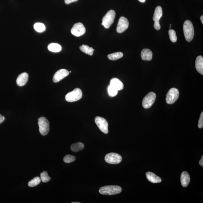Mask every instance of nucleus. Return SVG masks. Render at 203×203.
Instances as JSON below:
<instances>
[{"label":"nucleus","mask_w":203,"mask_h":203,"mask_svg":"<svg viewBox=\"0 0 203 203\" xmlns=\"http://www.w3.org/2000/svg\"><path fill=\"white\" fill-rule=\"evenodd\" d=\"M183 31L185 37L186 41L188 42L191 41L194 36V30L193 24L191 21L186 20L184 22Z\"/></svg>","instance_id":"1"},{"label":"nucleus","mask_w":203,"mask_h":203,"mask_svg":"<svg viewBox=\"0 0 203 203\" xmlns=\"http://www.w3.org/2000/svg\"><path fill=\"white\" fill-rule=\"evenodd\" d=\"M122 188L118 186H102L99 189V192L102 195H112L121 192Z\"/></svg>","instance_id":"2"},{"label":"nucleus","mask_w":203,"mask_h":203,"mask_svg":"<svg viewBox=\"0 0 203 203\" xmlns=\"http://www.w3.org/2000/svg\"><path fill=\"white\" fill-rule=\"evenodd\" d=\"M115 16L116 12L114 10L109 11L104 16L102 19V25L104 26L105 28H109L114 22Z\"/></svg>","instance_id":"3"},{"label":"nucleus","mask_w":203,"mask_h":203,"mask_svg":"<svg viewBox=\"0 0 203 203\" xmlns=\"http://www.w3.org/2000/svg\"><path fill=\"white\" fill-rule=\"evenodd\" d=\"M39 130L41 134L45 136L48 134L49 131V123L45 117H40L38 119Z\"/></svg>","instance_id":"4"},{"label":"nucleus","mask_w":203,"mask_h":203,"mask_svg":"<svg viewBox=\"0 0 203 203\" xmlns=\"http://www.w3.org/2000/svg\"><path fill=\"white\" fill-rule=\"evenodd\" d=\"M82 96L83 93L81 89L76 88L68 93L65 96V99L66 101L69 102H76L80 99Z\"/></svg>","instance_id":"5"},{"label":"nucleus","mask_w":203,"mask_h":203,"mask_svg":"<svg viewBox=\"0 0 203 203\" xmlns=\"http://www.w3.org/2000/svg\"><path fill=\"white\" fill-rule=\"evenodd\" d=\"M180 93L178 89L173 88L168 91L166 96V102L169 104H173L178 99Z\"/></svg>","instance_id":"6"},{"label":"nucleus","mask_w":203,"mask_h":203,"mask_svg":"<svg viewBox=\"0 0 203 203\" xmlns=\"http://www.w3.org/2000/svg\"><path fill=\"white\" fill-rule=\"evenodd\" d=\"M156 98V95L155 93L153 92L148 93L143 100V106L144 109H149L154 104Z\"/></svg>","instance_id":"7"},{"label":"nucleus","mask_w":203,"mask_h":203,"mask_svg":"<svg viewBox=\"0 0 203 203\" xmlns=\"http://www.w3.org/2000/svg\"><path fill=\"white\" fill-rule=\"evenodd\" d=\"M105 160L108 163L116 164L122 162V158L121 156L118 153H110L106 155Z\"/></svg>","instance_id":"8"},{"label":"nucleus","mask_w":203,"mask_h":203,"mask_svg":"<svg viewBox=\"0 0 203 203\" xmlns=\"http://www.w3.org/2000/svg\"><path fill=\"white\" fill-rule=\"evenodd\" d=\"M95 122L102 132L107 134L109 133V125L107 121L102 117L97 116L95 118Z\"/></svg>","instance_id":"9"},{"label":"nucleus","mask_w":203,"mask_h":203,"mask_svg":"<svg viewBox=\"0 0 203 203\" xmlns=\"http://www.w3.org/2000/svg\"><path fill=\"white\" fill-rule=\"evenodd\" d=\"M162 16V7L158 6L156 7L154 13L153 14V20L155 22L154 24V28L156 30H160L161 28L160 25L159 21Z\"/></svg>","instance_id":"10"},{"label":"nucleus","mask_w":203,"mask_h":203,"mask_svg":"<svg viewBox=\"0 0 203 203\" xmlns=\"http://www.w3.org/2000/svg\"><path fill=\"white\" fill-rule=\"evenodd\" d=\"M86 29L83 23H77L75 24L71 30V33L76 36H80L85 33Z\"/></svg>","instance_id":"11"},{"label":"nucleus","mask_w":203,"mask_h":203,"mask_svg":"<svg viewBox=\"0 0 203 203\" xmlns=\"http://www.w3.org/2000/svg\"><path fill=\"white\" fill-rule=\"evenodd\" d=\"M129 25V22L127 18L124 17H121L118 22L117 31L119 33L123 32L127 30Z\"/></svg>","instance_id":"12"},{"label":"nucleus","mask_w":203,"mask_h":203,"mask_svg":"<svg viewBox=\"0 0 203 203\" xmlns=\"http://www.w3.org/2000/svg\"><path fill=\"white\" fill-rule=\"evenodd\" d=\"M69 74L68 71L65 69H60L56 73L53 78V81L54 83H58L63 80Z\"/></svg>","instance_id":"13"},{"label":"nucleus","mask_w":203,"mask_h":203,"mask_svg":"<svg viewBox=\"0 0 203 203\" xmlns=\"http://www.w3.org/2000/svg\"><path fill=\"white\" fill-rule=\"evenodd\" d=\"M28 80V75L27 73L20 74L16 80V83L20 87L23 86L27 84Z\"/></svg>","instance_id":"14"},{"label":"nucleus","mask_w":203,"mask_h":203,"mask_svg":"<svg viewBox=\"0 0 203 203\" xmlns=\"http://www.w3.org/2000/svg\"><path fill=\"white\" fill-rule=\"evenodd\" d=\"M146 178L150 182L153 183H158L162 182V180L160 177L157 176L151 172H147L146 174Z\"/></svg>","instance_id":"15"},{"label":"nucleus","mask_w":203,"mask_h":203,"mask_svg":"<svg viewBox=\"0 0 203 203\" xmlns=\"http://www.w3.org/2000/svg\"><path fill=\"white\" fill-rule=\"evenodd\" d=\"M190 181L191 178L189 173L186 171L183 172L181 176V182L182 186L184 187L187 186L190 183Z\"/></svg>","instance_id":"16"},{"label":"nucleus","mask_w":203,"mask_h":203,"mask_svg":"<svg viewBox=\"0 0 203 203\" xmlns=\"http://www.w3.org/2000/svg\"><path fill=\"white\" fill-rule=\"evenodd\" d=\"M196 70L201 75H203V58L202 56H197L195 61Z\"/></svg>","instance_id":"17"},{"label":"nucleus","mask_w":203,"mask_h":203,"mask_svg":"<svg viewBox=\"0 0 203 203\" xmlns=\"http://www.w3.org/2000/svg\"><path fill=\"white\" fill-rule=\"evenodd\" d=\"M153 53L149 49H144L141 52V57L143 60L149 61L152 59Z\"/></svg>","instance_id":"18"},{"label":"nucleus","mask_w":203,"mask_h":203,"mask_svg":"<svg viewBox=\"0 0 203 203\" xmlns=\"http://www.w3.org/2000/svg\"><path fill=\"white\" fill-rule=\"evenodd\" d=\"M110 85H112L118 91L122 90L124 88L123 83L118 79L116 78H113L111 80Z\"/></svg>","instance_id":"19"},{"label":"nucleus","mask_w":203,"mask_h":203,"mask_svg":"<svg viewBox=\"0 0 203 203\" xmlns=\"http://www.w3.org/2000/svg\"><path fill=\"white\" fill-rule=\"evenodd\" d=\"M48 49L51 52H58L61 51L62 47L61 45L58 43H52L49 45Z\"/></svg>","instance_id":"20"},{"label":"nucleus","mask_w":203,"mask_h":203,"mask_svg":"<svg viewBox=\"0 0 203 203\" xmlns=\"http://www.w3.org/2000/svg\"><path fill=\"white\" fill-rule=\"evenodd\" d=\"M85 147V145L83 143L81 142H78L77 143L73 144L71 146V149L74 152H76L81 151Z\"/></svg>","instance_id":"21"},{"label":"nucleus","mask_w":203,"mask_h":203,"mask_svg":"<svg viewBox=\"0 0 203 203\" xmlns=\"http://www.w3.org/2000/svg\"><path fill=\"white\" fill-rule=\"evenodd\" d=\"M80 51L90 56L93 55L94 49L92 47H89L87 45H83L82 46H80Z\"/></svg>","instance_id":"22"},{"label":"nucleus","mask_w":203,"mask_h":203,"mask_svg":"<svg viewBox=\"0 0 203 203\" xmlns=\"http://www.w3.org/2000/svg\"><path fill=\"white\" fill-rule=\"evenodd\" d=\"M123 54L121 52H117L109 55L108 57L111 60H116L123 57Z\"/></svg>","instance_id":"23"},{"label":"nucleus","mask_w":203,"mask_h":203,"mask_svg":"<svg viewBox=\"0 0 203 203\" xmlns=\"http://www.w3.org/2000/svg\"><path fill=\"white\" fill-rule=\"evenodd\" d=\"M41 179L39 177H36L29 182L28 185L30 187H34L38 185L41 182Z\"/></svg>","instance_id":"24"},{"label":"nucleus","mask_w":203,"mask_h":203,"mask_svg":"<svg viewBox=\"0 0 203 203\" xmlns=\"http://www.w3.org/2000/svg\"><path fill=\"white\" fill-rule=\"evenodd\" d=\"M34 28L36 31L42 32L46 30V27L44 24L41 23H36L34 25Z\"/></svg>","instance_id":"25"},{"label":"nucleus","mask_w":203,"mask_h":203,"mask_svg":"<svg viewBox=\"0 0 203 203\" xmlns=\"http://www.w3.org/2000/svg\"><path fill=\"white\" fill-rule=\"evenodd\" d=\"M40 179L42 182L46 183L51 180V178L48 175V173L46 171H44L40 174Z\"/></svg>","instance_id":"26"},{"label":"nucleus","mask_w":203,"mask_h":203,"mask_svg":"<svg viewBox=\"0 0 203 203\" xmlns=\"http://www.w3.org/2000/svg\"><path fill=\"white\" fill-rule=\"evenodd\" d=\"M108 91L109 96L111 97L115 96L118 93V90L110 85L108 87Z\"/></svg>","instance_id":"27"},{"label":"nucleus","mask_w":203,"mask_h":203,"mask_svg":"<svg viewBox=\"0 0 203 203\" xmlns=\"http://www.w3.org/2000/svg\"><path fill=\"white\" fill-rule=\"evenodd\" d=\"M169 34L170 39L171 40V41L173 43L176 42L177 41V37L176 33L175 31L171 29L169 31Z\"/></svg>","instance_id":"28"},{"label":"nucleus","mask_w":203,"mask_h":203,"mask_svg":"<svg viewBox=\"0 0 203 203\" xmlns=\"http://www.w3.org/2000/svg\"><path fill=\"white\" fill-rule=\"evenodd\" d=\"M75 160V157L70 155H65L63 159L64 162L66 163H71L74 162Z\"/></svg>","instance_id":"29"},{"label":"nucleus","mask_w":203,"mask_h":203,"mask_svg":"<svg viewBox=\"0 0 203 203\" xmlns=\"http://www.w3.org/2000/svg\"><path fill=\"white\" fill-rule=\"evenodd\" d=\"M198 127L199 128H202L203 127V112L201 113L199 118Z\"/></svg>","instance_id":"30"},{"label":"nucleus","mask_w":203,"mask_h":203,"mask_svg":"<svg viewBox=\"0 0 203 203\" xmlns=\"http://www.w3.org/2000/svg\"><path fill=\"white\" fill-rule=\"evenodd\" d=\"M78 0H65V4H69L70 3L78 1Z\"/></svg>","instance_id":"31"},{"label":"nucleus","mask_w":203,"mask_h":203,"mask_svg":"<svg viewBox=\"0 0 203 203\" xmlns=\"http://www.w3.org/2000/svg\"><path fill=\"white\" fill-rule=\"evenodd\" d=\"M5 119V117L0 114V124H1L4 121Z\"/></svg>","instance_id":"32"},{"label":"nucleus","mask_w":203,"mask_h":203,"mask_svg":"<svg viewBox=\"0 0 203 203\" xmlns=\"http://www.w3.org/2000/svg\"><path fill=\"white\" fill-rule=\"evenodd\" d=\"M199 164L201 166L203 167V156H202L201 160L199 161Z\"/></svg>","instance_id":"33"},{"label":"nucleus","mask_w":203,"mask_h":203,"mask_svg":"<svg viewBox=\"0 0 203 203\" xmlns=\"http://www.w3.org/2000/svg\"><path fill=\"white\" fill-rule=\"evenodd\" d=\"M201 22H202V24H203V16L202 15V16H201Z\"/></svg>","instance_id":"34"},{"label":"nucleus","mask_w":203,"mask_h":203,"mask_svg":"<svg viewBox=\"0 0 203 203\" xmlns=\"http://www.w3.org/2000/svg\"><path fill=\"white\" fill-rule=\"evenodd\" d=\"M141 2L144 3L145 2L146 0H138Z\"/></svg>","instance_id":"35"},{"label":"nucleus","mask_w":203,"mask_h":203,"mask_svg":"<svg viewBox=\"0 0 203 203\" xmlns=\"http://www.w3.org/2000/svg\"><path fill=\"white\" fill-rule=\"evenodd\" d=\"M72 203H80V202H72Z\"/></svg>","instance_id":"36"}]
</instances>
